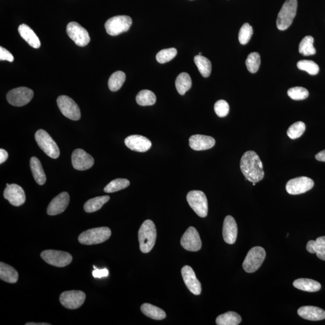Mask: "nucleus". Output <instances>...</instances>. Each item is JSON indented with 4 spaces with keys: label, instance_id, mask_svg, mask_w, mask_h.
I'll list each match as a JSON object with an SVG mask.
<instances>
[{
    "label": "nucleus",
    "instance_id": "obj_1",
    "mask_svg": "<svg viewBox=\"0 0 325 325\" xmlns=\"http://www.w3.org/2000/svg\"><path fill=\"white\" fill-rule=\"evenodd\" d=\"M240 169L246 180L257 183L265 176L263 165L259 156L254 152L249 151L244 153L240 160Z\"/></svg>",
    "mask_w": 325,
    "mask_h": 325
},
{
    "label": "nucleus",
    "instance_id": "obj_2",
    "mask_svg": "<svg viewBox=\"0 0 325 325\" xmlns=\"http://www.w3.org/2000/svg\"><path fill=\"white\" fill-rule=\"evenodd\" d=\"M140 249L143 253H148L154 247L157 231L154 223L151 220L145 221L140 227L138 233Z\"/></svg>",
    "mask_w": 325,
    "mask_h": 325
},
{
    "label": "nucleus",
    "instance_id": "obj_3",
    "mask_svg": "<svg viewBox=\"0 0 325 325\" xmlns=\"http://www.w3.org/2000/svg\"><path fill=\"white\" fill-rule=\"evenodd\" d=\"M111 234V230L108 227L96 228L82 232L79 235L78 241L85 245L100 244L107 241Z\"/></svg>",
    "mask_w": 325,
    "mask_h": 325
},
{
    "label": "nucleus",
    "instance_id": "obj_4",
    "mask_svg": "<svg viewBox=\"0 0 325 325\" xmlns=\"http://www.w3.org/2000/svg\"><path fill=\"white\" fill-rule=\"evenodd\" d=\"M298 9L297 0H286L279 12L276 26L280 30H286L292 24Z\"/></svg>",
    "mask_w": 325,
    "mask_h": 325
},
{
    "label": "nucleus",
    "instance_id": "obj_5",
    "mask_svg": "<svg viewBox=\"0 0 325 325\" xmlns=\"http://www.w3.org/2000/svg\"><path fill=\"white\" fill-rule=\"evenodd\" d=\"M36 141L40 149L52 158H57L60 155L59 148L50 134L43 130H39L35 134Z\"/></svg>",
    "mask_w": 325,
    "mask_h": 325
},
{
    "label": "nucleus",
    "instance_id": "obj_6",
    "mask_svg": "<svg viewBox=\"0 0 325 325\" xmlns=\"http://www.w3.org/2000/svg\"><path fill=\"white\" fill-rule=\"evenodd\" d=\"M264 248L260 247L252 248L246 257L243 268L247 273H254L261 267L266 258Z\"/></svg>",
    "mask_w": 325,
    "mask_h": 325
},
{
    "label": "nucleus",
    "instance_id": "obj_7",
    "mask_svg": "<svg viewBox=\"0 0 325 325\" xmlns=\"http://www.w3.org/2000/svg\"><path fill=\"white\" fill-rule=\"evenodd\" d=\"M132 19L129 16L120 15L111 18L105 24V29L109 35L115 37L127 32L132 25Z\"/></svg>",
    "mask_w": 325,
    "mask_h": 325
},
{
    "label": "nucleus",
    "instance_id": "obj_8",
    "mask_svg": "<svg viewBox=\"0 0 325 325\" xmlns=\"http://www.w3.org/2000/svg\"><path fill=\"white\" fill-rule=\"evenodd\" d=\"M189 206L201 217H205L208 214V201L206 194L200 191H189L187 195Z\"/></svg>",
    "mask_w": 325,
    "mask_h": 325
},
{
    "label": "nucleus",
    "instance_id": "obj_9",
    "mask_svg": "<svg viewBox=\"0 0 325 325\" xmlns=\"http://www.w3.org/2000/svg\"><path fill=\"white\" fill-rule=\"evenodd\" d=\"M40 257L48 264L58 268L65 267L73 261V257L70 254L61 250H43L41 253Z\"/></svg>",
    "mask_w": 325,
    "mask_h": 325
},
{
    "label": "nucleus",
    "instance_id": "obj_10",
    "mask_svg": "<svg viewBox=\"0 0 325 325\" xmlns=\"http://www.w3.org/2000/svg\"><path fill=\"white\" fill-rule=\"evenodd\" d=\"M57 103L61 114L73 121H78L81 117L80 108L70 97L61 96L58 97Z\"/></svg>",
    "mask_w": 325,
    "mask_h": 325
},
{
    "label": "nucleus",
    "instance_id": "obj_11",
    "mask_svg": "<svg viewBox=\"0 0 325 325\" xmlns=\"http://www.w3.org/2000/svg\"><path fill=\"white\" fill-rule=\"evenodd\" d=\"M34 92L29 88L20 87L12 89L7 95V100L14 106L21 107L32 100Z\"/></svg>",
    "mask_w": 325,
    "mask_h": 325
},
{
    "label": "nucleus",
    "instance_id": "obj_12",
    "mask_svg": "<svg viewBox=\"0 0 325 325\" xmlns=\"http://www.w3.org/2000/svg\"><path fill=\"white\" fill-rule=\"evenodd\" d=\"M66 33L74 43L80 47H84L90 42L91 38L88 31L77 22L69 23L66 27Z\"/></svg>",
    "mask_w": 325,
    "mask_h": 325
},
{
    "label": "nucleus",
    "instance_id": "obj_13",
    "mask_svg": "<svg viewBox=\"0 0 325 325\" xmlns=\"http://www.w3.org/2000/svg\"><path fill=\"white\" fill-rule=\"evenodd\" d=\"M314 181L306 176H300L291 179L286 184V191L290 194H299L306 192L313 189Z\"/></svg>",
    "mask_w": 325,
    "mask_h": 325
},
{
    "label": "nucleus",
    "instance_id": "obj_14",
    "mask_svg": "<svg viewBox=\"0 0 325 325\" xmlns=\"http://www.w3.org/2000/svg\"><path fill=\"white\" fill-rule=\"evenodd\" d=\"M86 299V294L82 291L71 290L63 292L60 296V302L63 306L70 309L80 308Z\"/></svg>",
    "mask_w": 325,
    "mask_h": 325
},
{
    "label": "nucleus",
    "instance_id": "obj_15",
    "mask_svg": "<svg viewBox=\"0 0 325 325\" xmlns=\"http://www.w3.org/2000/svg\"><path fill=\"white\" fill-rule=\"evenodd\" d=\"M181 245L187 250L196 252L201 249L202 242L198 231L194 227H189L181 239Z\"/></svg>",
    "mask_w": 325,
    "mask_h": 325
},
{
    "label": "nucleus",
    "instance_id": "obj_16",
    "mask_svg": "<svg viewBox=\"0 0 325 325\" xmlns=\"http://www.w3.org/2000/svg\"><path fill=\"white\" fill-rule=\"evenodd\" d=\"M72 164L78 171L89 170L94 165V159L90 154L81 149L74 151L72 154Z\"/></svg>",
    "mask_w": 325,
    "mask_h": 325
},
{
    "label": "nucleus",
    "instance_id": "obj_17",
    "mask_svg": "<svg viewBox=\"0 0 325 325\" xmlns=\"http://www.w3.org/2000/svg\"><path fill=\"white\" fill-rule=\"evenodd\" d=\"M4 198L9 201L12 206L19 207L25 201V194L21 187L16 184H7L4 191Z\"/></svg>",
    "mask_w": 325,
    "mask_h": 325
},
{
    "label": "nucleus",
    "instance_id": "obj_18",
    "mask_svg": "<svg viewBox=\"0 0 325 325\" xmlns=\"http://www.w3.org/2000/svg\"><path fill=\"white\" fill-rule=\"evenodd\" d=\"M184 283L191 292L195 295H200L202 291L201 283L197 279L193 268L189 266H185L181 269Z\"/></svg>",
    "mask_w": 325,
    "mask_h": 325
},
{
    "label": "nucleus",
    "instance_id": "obj_19",
    "mask_svg": "<svg viewBox=\"0 0 325 325\" xmlns=\"http://www.w3.org/2000/svg\"><path fill=\"white\" fill-rule=\"evenodd\" d=\"M125 144L134 152L145 153L152 147V143L148 138L140 135H132L125 139Z\"/></svg>",
    "mask_w": 325,
    "mask_h": 325
},
{
    "label": "nucleus",
    "instance_id": "obj_20",
    "mask_svg": "<svg viewBox=\"0 0 325 325\" xmlns=\"http://www.w3.org/2000/svg\"><path fill=\"white\" fill-rule=\"evenodd\" d=\"M70 195L67 192H62L56 196L51 201L47 209V214L50 216H55L63 213L70 203Z\"/></svg>",
    "mask_w": 325,
    "mask_h": 325
},
{
    "label": "nucleus",
    "instance_id": "obj_21",
    "mask_svg": "<svg viewBox=\"0 0 325 325\" xmlns=\"http://www.w3.org/2000/svg\"><path fill=\"white\" fill-rule=\"evenodd\" d=\"M216 143L213 137L208 135L196 134L191 135L189 139V145L191 149L195 151H204L211 149Z\"/></svg>",
    "mask_w": 325,
    "mask_h": 325
},
{
    "label": "nucleus",
    "instance_id": "obj_22",
    "mask_svg": "<svg viewBox=\"0 0 325 325\" xmlns=\"http://www.w3.org/2000/svg\"><path fill=\"white\" fill-rule=\"evenodd\" d=\"M237 225L233 217L227 216L225 217L223 225V237L228 244H234L237 237Z\"/></svg>",
    "mask_w": 325,
    "mask_h": 325
},
{
    "label": "nucleus",
    "instance_id": "obj_23",
    "mask_svg": "<svg viewBox=\"0 0 325 325\" xmlns=\"http://www.w3.org/2000/svg\"><path fill=\"white\" fill-rule=\"evenodd\" d=\"M298 313L302 318L308 321H319L325 319V311L317 306H302L298 309Z\"/></svg>",
    "mask_w": 325,
    "mask_h": 325
},
{
    "label": "nucleus",
    "instance_id": "obj_24",
    "mask_svg": "<svg viewBox=\"0 0 325 325\" xmlns=\"http://www.w3.org/2000/svg\"><path fill=\"white\" fill-rule=\"evenodd\" d=\"M19 32L22 39L26 41L31 47L37 49L40 48L41 43L39 38L27 25L24 24L20 25L19 27Z\"/></svg>",
    "mask_w": 325,
    "mask_h": 325
},
{
    "label": "nucleus",
    "instance_id": "obj_25",
    "mask_svg": "<svg viewBox=\"0 0 325 325\" xmlns=\"http://www.w3.org/2000/svg\"><path fill=\"white\" fill-rule=\"evenodd\" d=\"M306 250L311 254H316L320 259L325 261V236L318 237L315 241H309L306 245Z\"/></svg>",
    "mask_w": 325,
    "mask_h": 325
},
{
    "label": "nucleus",
    "instance_id": "obj_26",
    "mask_svg": "<svg viewBox=\"0 0 325 325\" xmlns=\"http://www.w3.org/2000/svg\"><path fill=\"white\" fill-rule=\"evenodd\" d=\"M293 285L299 290L307 291V292H316L321 289V284L311 279H298L294 281Z\"/></svg>",
    "mask_w": 325,
    "mask_h": 325
},
{
    "label": "nucleus",
    "instance_id": "obj_27",
    "mask_svg": "<svg viewBox=\"0 0 325 325\" xmlns=\"http://www.w3.org/2000/svg\"><path fill=\"white\" fill-rule=\"evenodd\" d=\"M31 171L34 177L36 182L39 185H43L46 182V178L44 171L43 170L42 166L38 158L33 157L30 159Z\"/></svg>",
    "mask_w": 325,
    "mask_h": 325
},
{
    "label": "nucleus",
    "instance_id": "obj_28",
    "mask_svg": "<svg viewBox=\"0 0 325 325\" xmlns=\"http://www.w3.org/2000/svg\"><path fill=\"white\" fill-rule=\"evenodd\" d=\"M0 278L5 282L14 284L19 280V273L11 266L1 262L0 263Z\"/></svg>",
    "mask_w": 325,
    "mask_h": 325
},
{
    "label": "nucleus",
    "instance_id": "obj_29",
    "mask_svg": "<svg viewBox=\"0 0 325 325\" xmlns=\"http://www.w3.org/2000/svg\"><path fill=\"white\" fill-rule=\"evenodd\" d=\"M141 311L145 316L154 320H162L166 318V314L162 309L152 305L150 304H143L141 306Z\"/></svg>",
    "mask_w": 325,
    "mask_h": 325
},
{
    "label": "nucleus",
    "instance_id": "obj_30",
    "mask_svg": "<svg viewBox=\"0 0 325 325\" xmlns=\"http://www.w3.org/2000/svg\"><path fill=\"white\" fill-rule=\"evenodd\" d=\"M109 196H102L89 199L84 206V211L86 213H93L99 210L105 204L109 201Z\"/></svg>",
    "mask_w": 325,
    "mask_h": 325
},
{
    "label": "nucleus",
    "instance_id": "obj_31",
    "mask_svg": "<svg viewBox=\"0 0 325 325\" xmlns=\"http://www.w3.org/2000/svg\"><path fill=\"white\" fill-rule=\"evenodd\" d=\"M191 79L188 73H181L176 79V90L181 96H184L191 88Z\"/></svg>",
    "mask_w": 325,
    "mask_h": 325
},
{
    "label": "nucleus",
    "instance_id": "obj_32",
    "mask_svg": "<svg viewBox=\"0 0 325 325\" xmlns=\"http://www.w3.org/2000/svg\"><path fill=\"white\" fill-rule=\"evenodd\" d=\"M242 317L237 313L229 311L219 316L216 319L218 325H238L241 323Z\"/></svg>",
    "mask_w": 325,
    "mask_h": 325
},
{
    "label": "nucleus",
    "instance_id": "obj_33",
    "mask_svg": "<svg viewBox=\"0 0 325 325\" xmlns=\"http://www.w3.org/2000/svg\"><path fill=\"white\" fill-rule=\"evenodd\" d=\"M194 63L196 64L199 73L205 78L209 77L211 73V63L208 58L201 55H197L194 57Z\"/></svg>",
    "mask_w": 325,
    "mask_h": 325
},
{
    "label": "nucleus",
    "instance_id": "obj_34",
    "mask_svg": "<svg viewBox=\"0 0 325 325\" xmlns=\"http://www.w3.org/2000/svg\"><path fill=\"white\" fill-rule=\"evenodd\" d=\"M126 79V76L124 72L116 71L110 77L108 86L110 90L112 92H116L119 90L124 83Z\"/></svg>",
    "mask_w": 325,
    "mask_h": 325
},
{
    "label": "nucleus",
    "instance_id": "obj_35",
    "mask_svg": "<svg viewBox=\"0 0 325 325\" xmlns=\"http://www.w3.org/2000/svg\"><path fill=\"white\" fill-rule=\"evenodd\" d=\"M137 103L140 106H153L156 102V96L154 93L149 90H142L137 95Z\"/></svg>",
    "mask_w": 325,
    "mask_h": 325
},
{
    "label": "nucleus",
    "instance_id": "obj_36",
    "mask_svg": "<svg viewBox=\"0 0 325 325\" xmlns=\"http://www.w3.org/2000/svg\"><path fill=\"white\" fill-rule=\"evenodd\" d=\"M313 43L314 38L311 36H306L299 43V53L306 56L315 55L316 50L314 47Z\"/></svg>",
    "mask_w": 325,
    "mask_h": 325
},
{
    "label": "nucleus",
    "instance_id": "obj_37",
    "mask_svg": "<svg viewBox=\"0 0 325 325\" xmlns=\"http://www.w3.org/2000/svg\"><path fill=\"white\" fill-rule=\"evenodd\" d=\"M130 181L127 179L117 178L111 181L105 187L104 191L106 193H114L122 190L130 186Z\"/></svg>",
    "mask_w": 325,
    "mask_h": 325
},
{
    "label": "nucleus",
    "instance_id": "obj_38",
    "mask_svg": "<svg viewBox=\"0 0 325 325\" xmlns=\"http://www.w3.org/2000/svg\"><path fill=\"white\" fill-rule=\"evenodd\" d=\"M261 64L260 55L257 52H253L248 55L246 60V65L250 73L254 74L259 70Z\"/></svg>",
    "mask_w": 325,
    "mask_h": 325
},
{
    "label": "nucleus",
    "instance_id": "obj_39",
    "mask_svg": "<svg viewBox=\"0 0 325 325\" xmlns=\"http://www.w3.org/2000/svg\"><path fill=\"white\" fill-rule=\"evenodd\" d=\"M306 124L303 122L294 123L288 128L287 134L291 139H298L306 131Z\"/></svg>",
    "mask_w": 325,
    "mask_h": 325
},
{
    "label": "nucleus",
    "instance_id": "obj_40",
    "mask_svg": "<svg viewBox=\"0 0 325 325\" xmlns=\"http://www.w3.org/2000/svg\"><path fill=\"white\" fill-rule=\"evenodd\" d=\"M299 70L305 71L312 76H315L319 73V67L314 61L308 60H302L297 63Z\"/></svg>",
    "mask_w": 325,
    "mask_h": 325
},
{
    "label": "nucleus",
    "instance_id": "obj_41",
    "mask_svg": "<svg viewBox=\"0 0 325 325\" xmlns=\"http://www.w3.org/2000/svg\"><path fill=\"white\" fill-rule=\"evenodd\" d=\"M177 55V50L174 48L161 50L156 55V59L158 63H165L172 60Z\"/></svg>",
    "mask_w": 325,
    "mask_h": 325
},
{
    "label": "nucleus",
    "instance_id": "obj_42",
    "mask_svg": "<svg viewBox=\"0 0 325 325\" xmlns=\"http://www.w3.org/2000/svg\"><path fill=\"white\" fill-rule=\"evenodd\" d=\"M288 96L293 100H304L309 96V92L307 89L303 87H295L289 89L287 91Z\"/></svg>",
    "mask_w": 325,
    "mask_h": 325
},
{
    "label": "nucleus",
    "instance_id": "obj_43",
    "mask_svg": "<svg viewBox=\"0 0 325 325\" xmlns=\"http://www.w3.org/2000/svg\"><path fill=\"white\" fill-rule=\"evenodd\" d=\"M253 35L252 27L248 24L245 23L242 25L241 29L240 30L239 34V40L242 45L247 44Z\"/></svg>",
    "mask_w": 325,
    "mask_h": 325
},
{
    "label": "nucleus",
    "instance_id": "obj_44",
    "mask_svg": "<svg viewBox=\"0 0 325 325\" xmlns=\"http://www.w3.org/2000/svg\"><path fill=\"white\" fill-rule=\"evenodd\" d=\"M214 111L220 117L227 116L229 112V106L226 101L221 99L217 101L214 104Z\"/></svg>",
    "mask_w": 325,
    "mask_h": 325
},
{
    "label": "nucleus",
    "instance_id": "obj_45",
    "mask_svg": "<svg viewBox=\"0 0 325 325\" xmlns=\"http://www.w3.org/2000/svg\"><path fill=\"white\" fill-rule=\"evenodd\" d=\"M0 60H7L10 61V62H13L14 60V57L8 50L1 47H0Z\"/></svg>",
    "mask_w": 325,
    "mask_h": 325
},
{
    "label": "nucleus",
    "instance_id": "obj_46",
    "mask_svg": "<svg viewBox=\"0 0 325 325\" xmlns=\"http://www.w3.org/2000/svg\"><path fill=\"white\" fill-rule=\"evenodd\" d=\"M95 270L92 272V275L94 278H101L102 277H106L109 275V270L107 268H102V269H98L96 267L94 266Z\"/></svg>",
    "mask_w": 325,
    "mask_h": 325
},
{
    "label": "nucleus",
    "instance_id": "obj_47",
    "mask_svg": "<svg viewBox=\"0 0 325 325\" xmlns=\"http://www.w3.org/2000/svg\"><path fill=\"white\" fill-rule=\"evenodd\" d=\"M8 153L6 152V150L3 149L0 150V163L2 164L8 158Z\"/></svg>",
    "mask_w": 325,
    "mask_h": 325
},
{
    "label": "nucleus",
    "instance_id": "obj_48",
    "mask_svg": "<svg viewBox=\"0 0 325 325\" xmlns=\"http://www.w3.org/2000/svg\"><path fill=\"white\" fill-rule=\"evenodd\" d=\"M316 159L320 162H325V150L317 153L315 156Z\"/></svg>",
    "mask_w": 325,
    "mask_h": 325
},
{
    "label": "nucleus",
    "instance_id": "obj_49",
    "mask_svg": "<svg viewBox=\"0 0 325 325\" xmlns=\"http://www.w3.org/2000/svg\"><path fill=\"white\" fill-rule=\"evenodd\" d=\"M25 325H50V324H47V323L37 324V323H33V322H30V323H27Z\"/></svg>",
    "mask_w": 325,
    "mask_h": 325
},
{
    "label": "nucleus",
    "instance_id": "obj_50",
    "mask_svg": "<svg viewBox=\"0 0 325 325\" xmlns=\"http://www.w3.org/2000/svg\"><path fill=\"white\" fill-rule=\"evenodd\" d=\"M255 184H256L255 183H252V185L253 186H255Z\"/></svg>",
    "mask_w": 325,
    "mask_h": 325
},
{
    "label": "nucleus",
    "instance_id": "obj_51",
    "mask_svg": "<svg viewBox=\"0 0 325 325\" xmlns=\"http://www.w3.org/2000/svg\"><path fill=\"white\" fill-rule=\"evenodd\" d=\"M202 55V53H199V55Z\"/></svg>",
    "mask_w": 325,
    "mask_h": 325
}]
</instances>
